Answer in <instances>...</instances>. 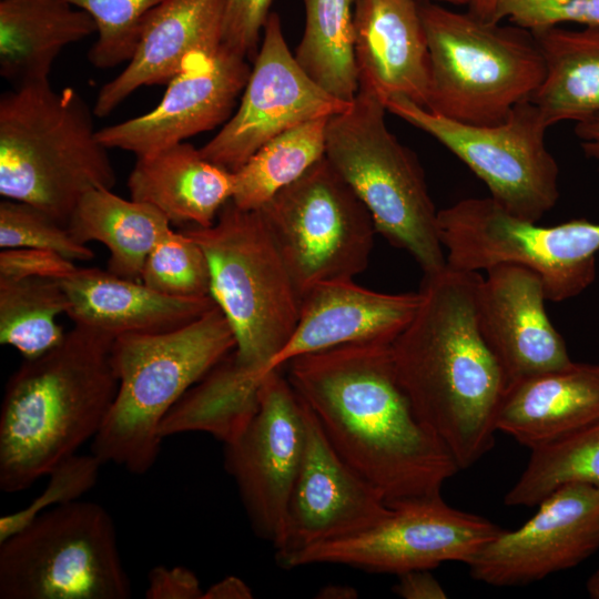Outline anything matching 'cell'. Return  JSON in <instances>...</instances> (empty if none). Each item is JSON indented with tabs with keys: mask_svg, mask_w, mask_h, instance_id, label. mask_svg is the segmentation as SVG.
<instances>
[{
	"mask_svg": "<svg viewBox=\"0 0 599 599\" xmlns=\"http://www.w3.org/2000/svg\"><path fill=\"white\" fill-rule=\"evenodd\" d=\"M390 347L346 344L286 366L287 379L337 454L394 507L441 497L459 468L415 415Z\"/></svg>",
	"mask_w": 599,
	"mask_h": 599,
	"instance_id": "1",
	"label": "cell"
},
{
	"mask_svg": "<svg viewBox=\"0 0 599 599\" xmlns=\"http://www.w3.org/2000/svg\"><path fill=\"white\" fill-rule=\"evenodd\" d=\"M481 277L448 266L424 275L418 308L390 347L396 378L415 415L459 470L494 447L507 386L478 327Z\"/></svg>",
	"mask_w": 599,
	"mask_h": 599,
	"instance_id": "2",
	"label": "cell"
},
{
	"mask_svg": "<svg viewBox=\"0 0 599 599\" xmlns=\"http://www.w3.org/2000/svg\"><path fill=\"white\" fill-rule=\"evenodd\" d=\"M113 341L74 325L55 348L23 359L11 375L0 409L3 493L28 489L99 433L118 390Z\"/></svg>",
	"mask_w": 599,
	"mask_h": 599,
	"instance_id": "3",
	"label": "cell"
},
{
	"mask_svg": "<svg viewBox=\"0 0 599 599\" xmlns=\"http://www.w3.org/2000/svg\"><path fill=\"white\" fill-rule=\"evenodd\" d=\"M93 111L50 81L14 87L0 99V194L33 205L68 226L81 201L112 189L116 176Z\"/></svg>",
	"mask_w": 599,
	"mask_h": 599,
	"instance_id": "4",
	"label": "cell"
},
{
	"mask_svg": "<svg viewBox=\"0 0 599 599\" xmlns=\"http://www.w3.org/2000/svg\"><path fill=\"white\" fill-rule=\"evenodd\" d=\"M234 348L231 325L216 305L173 329L115 337L118 390L91 453L103 464L146 474L160 455L164 417Z\"/></svg>",
	"mask_w": 599,
	"mask_h": 599,
	"instance_id": "5",
	"label": "cell"
},
{
	"mask_svg": "<svg viewBox=\"0 0 599 599\" xmlns=\"http://www.w3.org/2000/svg\"><path fill=\"white\" fill-rule=\"evenodd\" d=\"M181 231L209 260L211 297L235 338L231 361L262 382L298 322L302 295L261 211L231 200L211 226Z\"/></svg>",
	"mask_w": 599,
	"mask_h": 599,
	"instance_id": "6",
	"label": "cell"
},
{
	"mask_svg": "<svg viewBox=\"0 0 599 599\" xmlns=\"http://www.w3.org/2000/svg\"><path fill=\"white\" fill-rule=\"evenodd\" d=\"M429 57L426 110L473 125H495L544 80L530 30L481 20L426 0L419 3Z\"/></svg>",
	"mask_w": 599,
	"mask_h": 599,
	"instance_id": "7",
	"label": "cell"
},
{
	"mask_svg": "<svg viewBox=\"0 0 599 599\" xmlns=\"http://www.w3.org/2000/svg\"><path fill=\"white\" fill-rule=\"evenodd\" d=\"M386 111L377 97L358 90L328 119L325 156L366 206L376 233L432 275L447 266L438 211L417 158L388 130Z\"/></svg>",
	"mask_w": 599,
	"mask_h": 599,
	"instance_id": "8",
	"label": "cell"
},
{
	"mask_svg": "<svg viewBox=\"0 0 599 599\" xmlns=\"http://www.w3.org/2000/svg\"><path fill=\"white\" fill-rule=\"evenodd\" d=\"M112 516L74 500L40 514L0 544L1 599H128Z\"/></svg>",
	"mask_w": 599,
	"mask_h": 599,
	"instance_id": "9",
	"label": "cell"
},
{
	"mask_svg": "<svg viewBox=\"0 0 599 599\" xmlns=\"http://www.w3.org/2000/svg\"><path fill=\"white\" fill-rule=\"evenodd\" d=\"M438 227L448 267H528L542 281L547 301L570 300L596 280L599 223L587 219L541 226L511 215L490 196L469 197L438 211Z\"/></svg>",
	"mask_w": 599,
	"mask_h": 599,
	"instance_id": "10",
	"label": "cell"
},
{
	"mask_svg": "<svg viewBox=\"0 0 599 599\" xmlns=\"http://www.w3.org/2000/svg\"><path fill=\"white\" fill-rule=\"evenodd\" d=\"M258 211L302 296L316 284L349 281L367 267L373 219L326 156Z\"/></svg>",
	"mask_w": 599,
	"mask_h": 599,
	"instance_id": "11",
	"label": "cell"
},
{
	"mask_svg": "<svg viewBox=\"0 0 599 599\" xmlns=\"http://www.w3.org/2000/svg\"><path fill=\"white\" fill-rule=\"evenodd\" d=\"M386 109L441 143L511 215L538 222L556 205L559 166L545 142L549 124L530 100L515 105L495 125L460 123L404 97L388 100Z\"/></svg>",
	"mask_w": 599,
	"mask_h": 599,
	"instance_id": "12",
	"label": "cell"
},
{
	"mask_svg": "<svg viewBox=\"0 0 599 599\" xmlns=\"http://www.w3.org/2000/svg\"><path fill=\"white\" fill-rule=\"evenodd\" d=\"M502 529L490 520L455 509L441 497L404 502L361 534L303 549L280 564L295 568L339 564L397 576L432 570L446 561L469 560Z\"/></svg>",
	"mask_w": 599,
	"mask_h": 599,
	"instance_id": "13",
	"label": "cell"
},
{
	"mask_svg": "<svg viewBox=\"0 0 599 599\" xmlns=\"http://www.w3.org/2000/svg\"><path fill=\"white\" fill-rule=\"evenodd\" d=\"M305 437V404L281 369H275L260 385L257 409L250 423L224 444L225 469L235 480L247 517L255 532L275 549L283 539Z\"/></svg>",
	"mask_w": 599,
	"mask_h": 599,
	"instance_id": "14",
	"label": "cell"
},
{
	"mask_svg": "<svg viewBox=\"0 0 599 599\" xmlns=\"http://www.w3.org/2000/svg\"><path fill=\"white\" fill-rule=\"evenodd\" d=\"M349 105L303 70L287 47L278 14L271 12L236 111L200 150L209 161L235 172L278 134Z\"/></svg>",
	"mask_w": 599,
	"mask_h": 599,
	"instance_id": "15",
	"label": "cell"
},
{
	"mask_svg": "<svg viewBox=\"0 0 599 599\" xmlns=\"http://www.w3.org/2000/svg\"><path fill=\"white\" fill-rule=\"evenodd\" d=\"M538 505L520 528L502 530L469 560L475 580L522 586L576 567L599 549V487L565 485Z\"/></svg>",
	"mask_w": 599,
	"mask_h": 599,
	"instance_id": "16",
	"label": "cell"
},
{
	"mask_svg": "<svg viewBox=\"0 0 599 599\" xmlns=\"http://www.w3.org/2000/svg\"><path fill=\"white\" fill-rule=\"evenodd\" d=\"M305 426L304 454L276 549L278 561L312 546L370 529L393 510L337 454L306 404Z\"/></svg>",
	"mask_w": 599,
	"mask_h": 599,
	"instance_id": "17",
	"label": "cell"
},
{
	"mask_svg": "<svg viewBox=\"0 0 599 599\" xmlns=\"http://www.w3.org/2000/svg\"><path fill=\"white\" fill-rule=\"evenodd\" d=\"M251 68L224 49L190 58L169 82L160 103L136 118L98 130L108 149L148 155L224 124L243 92Z\"/></svg>",
	"mask_w": 599,
	"mask_h": 599,
	"instance_id": "18",
	"label": "cell"
},
{
	"mask_svg": "<svg viewBox=\"0 0 599 599\" xmlns=\"http://www.w3.org/2000/svg\"><path fill=\"white\" fill-rule=\"evenodd\" d=\"M486 272L477 291V322L506 385L571 364L566 343L546 313L540 277L517 264Z\"/></svg>",
	"mask_w": 599,
	"mask_h": 599,
	"instance_id": "19",
	"label": "cell"
},
{
	"mask_svg": "<svg viewBox=\"0 0 599 599\" xmlns=\"http://www.w3.org/2000/svg\"><path fill=\"white\" fill-rule=\"evenodd\" d=\"M419 301L418 292L380 293L353 280L316 284L302 296L298 322L267 373L296 357L346 344L392 345L413 319Z\"/></svg>",
	"mask_w": 599,
	"mask_h": 599,
	"instance_id": "20",
	"label": "cell"
},
{
	"mask_svg": "<svg viewBox=\"0 0 599 599\" xmlns=\"http://www.w3.org/2000/svg\"><path fill=\"white\" fill-rule=\"evenodd\" d=\"M354 55L358 90L385 105L404 97L426 108L429 57L417 0H355Z\"/></svg>",
	"mask_w": 599,
	"mask_h": 599,
	"instance_id": "21",
	"label": "cell"
},
{
	"mask_svg": "<svg viewBox=\"0 0 599 599\" xmlns=\"http://www.w3.org/2000/svg\"><path fill=\"white\" fill-rule=\"evenodd\" d=\"M225 0H164L146 17L126 67L99 91L93 113L110 114L144 85L166 83L197 54L221 48Z\"/></svg>",
	"mask_w": 599,
	"mask_h": 599,
	"instance_id": "22",
	"label": "cell"
},
{
	"mask_svg": "<svg viewBox=\"0 0 599 599\" xmlns=\"http://www.w3.org/2000/svg\"><path fill=\"white\" fill-rule=\"evenodd\" d=\"M599 422V364L576 363L506 387L496 428L530 450Z\"/></svg>",
	"mask_w": 599,
	"mask_h": 599,
	"instance_id": "23",
	"label": "cell"
},
{
	"mask_svg": "<svg viewBox=\"0 0 599 599\" xmlns=\"http://www.w3.org/2000/svg\"><path fill=\"white\" fill-rule=\"evenodd\" d=\"M61 283L69 300L67 315L73 324L113 338L173 329L216 305L212 297H171L142 281L95 267H78Z\"/></svg>",
	"mask_w": 599,
	"mask_h": 599,
	"instance_id": "24",
	"label": "cell"
},
{
	"mask_svg": "<svg viewBox=\"0 0 599 599\" xmlns=\"http://www.w3.org/2000/svg\"><path fill=\"white\" fill-rule=\"evenodd\" d=\"M128 189L132 200L154 206L171 225L206 227L232 200L234 174L181 142L136 156Z\"/></svg>",
	"mask_w": 599,
	"mask_h": 599,
	"instance_id": "25",
	"label": "cell"
},
{
	"mask_svg": "<svg viewBox=\"0 0 599 599\" xmlns=\"http://www.w3.org/2000/svg\"><path fill=\"white\" fill-rule=\"evenodd\" d=\"M94 32L91 16L68 0H1L0 74L14 87L49 81L60 52Z\"/></svg>",
	"mask_w": 599,
	"mask_h": 599,
	"instance_id": "26",
	"label": "cell"
},
{
	"mask_svg": "<svg viewBox=\"0 0 599 599\" xmlns=\"http://www.w3.org/2000/svg\"><path fill=\"white\" fill-rule=\"evenodd\" d=\"M544 57L546 73L528 99L549 126L579 122L599 113V30L561 26L531 31Z\"/></svg>",
	"mask_w": 599,
	"mask_h": 599,
	"instance_id": "27",
	"label": "cell"
},
{
	"mask_svg": "<svg viewBox=\"0 0 599 599\" xmlns=\"http://www.w3.org/2000/svg\"><path fill=\"white\" fill-rule=\"evenodd\" d=\"M68 227L82 244L100 242L105 245L109 272L136 281H141L152 248L172 229L158 209L123 199L112 189L88 192L74 209Z\"/></svg>",
	"mask_w": 599,
	"mask_h": 599,
	"instance_id": "28",
	"label": "cell"
},
{
	"mask_svg": "<svg viewBox=\"0 0 599 599\" xmlns=\"http://www.w3.org/2000/svg\"><path fill=\"white\" fill-rule=\"evenodd\" d=\"M305 24L295 59L324 90L345 102L358 92L354 55L355 0H303Z\"/></svg>",
	"mask_w": 599,
	"mask_h": 599,
	"instance_id": "29",
	"label": "cell"
},
{
	"mask_svg": "<svg viewBox=\"0 0 599 599\" xmlns=\"http://www.w3.org/2000/svg\"><path fill=\"white\" fill-rule=\"evenodd\" d=\"M329 118L302 123L261 146L233 172L232 202L243 210L258 211L322 160L326 152Z\"/></svg>",
	"mask_w": 599,
	"mask_h": 599,
	"instance_id": "30",
	"label": "cell"
},
{
	"mask_svg": "<svg viewBox=\"0 0 599 599\" xmlns=\"http://www.w3.org/2000/svg\"><path fill=\"white\" fill-rule=\"evenodd\" d=\"M69 300L61 280L21 278L0 282V343L33 359L55 348L67 332L57 318Z\"/></svg>",
	"mask_w": 599,
	"mask_h": 599,
	"instance_id": "31",
	"label": "cell"
},
{
	"mask_svg": "<svg viewBox=\"0 0 599 599\" xmlns=\"http://www.w3.org/2000/svg\"><path fill=\"white\" fill-rule=\"evenodd\" d=\"M530 451L525 470L505 495L507 506H536L569 484L599 487V422Z\"/></svg>",
	"mask_w": 599,
	"mask_h": 599,
	"instance_id": "32",
	"label": "cell"
},
{
	"mask_svg": "<svg viewBox=\"0 0 599 599\" xmlns=\"http://www.w3.org/2000/svg\"><path fill=\"white\" fill-rule=\"evenodd\" d=\"M141 281L179 298L211 297V268L203 248L181 230H169L148 255Z\"/></svg>",
	"mask_w": 599,
	"mask_h": 599,
	"instance_id": "33",
	"label": "cell"
},
{
	"mask_svg": "<svg viewBox=\"0 0 599 599\" xmlns=\"http://www.w3.org/2000/svg\"><path fill=\"white\" fill-rule=\"evenodd\" d=\"M68 1L95 22L98 37L89 51V61L98 69H109L131 59L146 17L164 0Z\"/></svg>",
	"mask_w": 599,
	"mask_h": 599,
	"instance_id": "34",
	"label": "cell"
},
{
	"mask_svg": "<svg viewBox=\"0 0 599 599\" xmlns=\"http://www.w3.org/2000/svg\"><path fill=\"white\" fill-rule=\"evenodd\" d=\"M0 247L42 248L73 262L94 257L93 251L80 243L67 225L33 205L9 199L0 203Z\"/></svg>",
	"mask_w": 599,
	"mask_h": 599,
	"instance_id": "35",
	"label": "cell"
},
{
	"mask_svg": "<svg viewBox=\"0 0 599 599\" xmlns=\"http://www.w3.org/2000/svg\"><path fill=\"white\" fill-rule=\"evenodd\" d=\"M103 463L92 453L75 454L48 475L45 488L24 508L0 518V544L16 535L40 514L80 499L97 484Z\"/></svg>",
	"mask_w": 599,
	"mask_h": 599,
	"instance_id": "36",
	"label": "cell"
},
{
	"mask_svg": "<svg viewBox=\"0 0 599 599\" xmlns=\"http://www.w3.org/2000/svg\"><path fill=\"white\" fill-rule=\"evenodd\" d=\"M504 19L530 31L564 23L599 30V0H499L491 22Z\"/></svg>",
	"mask_w": 599,
	"mask_h": 599,
	"instance_id": "37",
	"label": "cell"
},
{
	"mask_svg": "<svg viewBox=\"0 0 599 599\" xmlns=\"http://www.w3.org/2000/svg\"><path fill=\"white\" fill-rule=\"evenodd\" d=\"M273 0H225L221 47L246 59L256 50Z\"/></svg>",
	"mask_w": 599,
	"mask_h": 599,
	"instance_id": "38",
	"label": "cell"
},
{
	"mask_svg": "<svg viewBox=\"0 0 599 599\" xmlns=\"http://www.w3.org/2000/svg\"><path fill=\"white\" fill-rule=\"evenodd\" d=\"M77 268L73 261L48 250L17 247L0 253V282L32 277L63 280Z\"/></svg>",
	"mask_w": 599,
	"mask_h": 599,
	"instance_id": "39",
	"label": "cell"
},
{
	"mask_svg": "<svg viewBox=\"0 0 599 599\" xmlns=\"http://www.w3.org/2000/svg\"><path fill=\"white\" fill-rule=\"evenodd\" d=\"M196 575L181 566H155L148 575L146 599H202Z\"/></svg>",
	"mask_w": 599,
	"mask_h": 599,
	"instance_id": "40",
	"label": "cell"
},
{
	"mask_svg": "<svg viewBox=\"0 0 599 599\" xmlns=\"http://www.w3.org/2000/svg\"><path fill=\"white\" fill-rule=\"evenodd\" d=\"M393 591L405 599H445L446 591L430 570L418 569L398 575Z\"/></svg>",
	"mask_w": 599,
	"mask_h": 599,
	"instance_id": "41",
	"label": "cell"
},
{
	"mask_svg": "<svg viewBox=\"0 0 599 599\" xmlns=\"http://www.w3.org/2000/svg\"><path fill=\"white\" fill-rule=\"evenodd\" d=\"M575 134L585 155L596 161L599 170V113L576 122Z\"/></svg>",
	"mask_w": 599,
	"mask_h": 599,
	"instance_id": "42",
	"label": "cell"
},
{
	"mask_svg": "<svg viewBox=\"0 0 599 599\" xmlns=\"http://www.w3.org/2000/svg\"><path fill=\"white\" fill-rule=\"evenodd\" d=\"M251 588L238 577L227 576L204 591L202 599H251Z\"/></svg>",
	"mask_w": 599,
	"mask_h": 599,
	"instance_id": "43",
	"label": "cell"
},
{
	"mask_svg": "<svg viewBox=\"0 0 599 599\" xmlns=\"http://www.w3.org/2000/svg\"><path fill=\"white\" fill-rule=\"evenodd\" d=\"M357 597V590L346 585H327L321 588L316 595L318 599H355Z\"/></svg>",
	"mask_w": 599,
	"mask_h": 599,
	"instance_id": "44",
	"label": "cell"
},
{
	"mask_svg": "<svg viewBox=\"0 0 599 599\" xmlns=\"http://www.w3.org/2000/svg\"><path fill=\"white\" fill-rule=\"evenodd\" d=\"M499 0H468V12L475 17L491 21Z\"/></svg>",
	"mask_w": 599,
	"mask_h": 599,
	"instance_id": "45",
	"label": "cell"
},
{
	"mask_svg": "<svg viewBox=\"0 0 599 599\" xmlns=\"http://www.w3.org/2000/svg\"><path fill=\"white\" fill-rule=\"evenodd\" d=\"M586 588L591 598L599 599V569L590 576Z\"/></svg>",
	"mask_w": 599,
	"mask_h": 599,
	"instance_id": "46",
	"label": "cell"
},
{
	"mask_svg": "<svg viewBox=\"0 0 599 599\" xmlns=\"http://www.w3.org/2000/svg\"><path fill=\"white\" fill-rule=\"evenodd\" d=\"M428 1L445 2V3L455 4V6H464V4L467 6L468 0H428Z\"/></svg>",
	"mask_w": 599,
	"mask_h": 599,
	"instance_id": "47",
	"label": "cell"
}]
</instances>
